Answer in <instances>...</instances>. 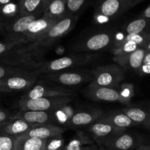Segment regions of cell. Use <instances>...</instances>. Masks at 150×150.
I'll return each mask as SVG.
<instances>
[{"instance_id": "cell-17", "label": "cell", "mask_w": 150, "mask_h": 150, "mask_svg": "<svg viewBox=\"0 0 150 150\" xmlns=\"http://www.w3.org/2000/svg\"><path fill=\"white\" fill-rule=\"evenodd\" d=\"M101 144L113 150H130L135 146L137 140L133 135L123 132L109 138Z\"/></svg>"}, {"instance_id": "cell-30", "label": "cell", "mask_w": 150, "mask_h": 150, "mask_svg": "<svg viewBox=\"0 0 150 150\" xmlns=\"http://www.w3.org/2000/svg\"><path fill=\"white\" fill-rule=\"evenodd\" d=\"M88 144H91V142L85 136H80L77 139H73L70 143L63 147L60 150H91L92 148L91 146H87Z\"/></svg>"}, {"instance_id": "cell-6", "label": "cell", "mask_w": 150, "mask_h": 150, "mask_svg": "<svg viewBox=\"0 0 150 150\" xmlns=\"http://www.w3.org/2000/svg\"><path fill=\"white\" fill-rule=\"evenodd\" d=\"M74 100V96H60L41 98L38 99L22 100L19 101L20 110L52 112L54 110L67 105Z\"/></svg>"}, {"instance_id": "cell-3", "label": "cell", "mask_w": 150, "mask_h": 150, "mask_svg": "<svg viewBox=\"0 0 150 150\" xmlns=\"http://www.w3.org/2000/svg\"><path fill=\"white\" fill-rule=\"evenodd\" d=\"M78 18L79 16H66L53 25L41 38L29 44L35 48L46 51V48L51 47L60 38L72 30L76 26Z\"/></svg>"}, {"instance_id": "cell-24", "label": "cell", "mask_w": 150, "mask_h": 150, "mask_svg": "<svg viewBox=\"0 0 150 150\" xmlns=\"http://www.w3.org/2000/svg\"><path fill=\"white\" fill-rule=\"evenodd\" d=\"M44 16L57 20L66 17L67 16L66 0H51L49 2Z\"/></svg>"}, {"instance_id": "cell-40", "label": "cell", "mask_w": 150, "mask_h": 150, "mask_svg": "<svg viewBox=\"0 0 150 150\" xmlns=\"http://www.w3.org/2000/svg\"><path fill=\"white\" fill-rule=\"evenodd\" d=\"M5 34V24L0 20V35Z\"/></svg>"}, {"instance_id": "cell-19", "label": "cell", "mask_w": 150, "mask_h": 150, "mask_svg": "<svg viewBox=\"0 0 150 150\" xmlns=\"http://www.w3.org/2000/svg\"><path fill=\"white\" fill-rule=\"evenodd\" d=\"M103 114L102 111L98 109L78 111L74 114L68 124L73 127H88L99 120Z\"/></svg>"}, {"instance_id": "cell-49", "label": "cell", "mask_w": 150, "mask_h": 150, "mask_svg": "<svg viewBox=\"0 0 150 150\" xmlns=\"http://www.w3.org/2000/svg\"><path fill=\"white\" fill-rule=\"evenodd\" d=\"M15 1H20V0H15Z\"/></svg>"}, {"instance_id": "cell-29", "label": "cell", "mask_w": 150, "mask_h": 150, "mask_svg": "<svg viewBox=\"0 0 150 150\" xmlns=\"http://www.w3.org/2000/svg\"><path fill=\"white\" fill-rule=\"evenodd\" d=\"M87 4L88 0H66L67 16H79Z\"/></svg>"}, {"instance_id": "cell-2", "label": "cell", "mask_w": 150, "mask_h": 150, "mask_svg": "<svg viewBox=\"0 0 150 150\" xmlns=\"http://www.w3.org/2000/svg\"><path fill=\"white\" fill-rule=\"evenodd\" d=\"M97 55L92 54H76L62 57L51 61L46 62L41 68L35 72L37 76L66 71L69 69L85 65L94 61Z\"/></svg>"}, {"instance_id": "cell-46", "label": "cell", "mask_w": 150, "mask_h": 150, "mask_svg": "<svg viewBox=\"0 0 150 150\" xmlns=\"http://www.w3.org/2000/svg\"><path fill=\"white\" fill-rule=\"evenodd\" d=\"M144 1V0H134V1H133V7L135 5H136L137 4H138V3L141 2V1Z\"/></svg>"}, {"instance_id": "cell-27", "label": "cell", "mask_w": 150, "mask_h": 150, "mask_svg": "<svg viewBox=\"0 0 150 150\" xmlns=\"http://www.w3.org/2000/svg\"><path fill=\"white\" fill-rule=\"evenodd\" d=\"M138 48H141V47H139L136 43L132 41L117 42L113 49V54H114L113 59L126 57L138 49Z\"/></svg>"}, {"instance_id": "cell-18", "label": "cell", "mask_w": 150, "mask_h": 150, "mask_svg": "<svg viewBox=\"0 0 150 150\" xmlns=\"http://www.w3.org/2000/svg\"><path fill=\"white\" fill-rule=\"evenodd\" d=\"M64 131L63 127L55 125H42L35 126L22 136L48 140L51 138L60 136Z\"/></svg>"}, {"instance_id": "cell-1", "label": "cell", "mask_w": 150, "mask_h": 150, "mask_svg": "<svg viewBox=\"0 0 150 150\" xmlns=\"http://www.w3.org/2000/svg\"><path fill=\"white\" fill-rule=\"evenodd\" d=\"M46 62L45 51L30 44L19 45L0 58V64L35 72Z\"/></svg>"}, {"instance_id": "cell-37", "label": "cell", "mask_w": 150, "mask_h": 150, "mask_svg": "<svg viewBox=\"0 0 150 150\" xmlns=\"http://www.w3.org/2000/svg\"><path fill=\"white\" fill-rule=\"evenodd\" d=\"M15 114H12L10 111L7 109H3L0 108V124L11 120Z\"/></svg>"}, {"instance_id": "cell-31", "label": "cell", "mask_w": 150, "mask_h": 150, "mask_svg": "<svg viewBox=\"0 0 150 150\" xmlns=\"http://www.w3.org/2000/svg\"><path fill=\"white\" fill-rule=\"evenodd\" d=\"M150 40V32L146 31L138 35H128L122 38L119 42H124V41H132L136 43L137 45L141 48H144L146 44Z\"/></svg>"}, {"instance_id": "cell-11", "label": "cell", "mask_w": 150, "mask_h": 150, "mask_svg": "<svg viewBox=\"0 0 150 150\" xmlns=\"http://www.w3.org/2000/svg\"><path fill=\"white\" fill-rule=\"evenodd\" d=\"M75 92L71 89L60 86H48V85L37 84L28 89L26 93L21 96L22 100L38 99L41 98H51L60 96H74Z\"/></svg>"}, {"instance_id": "cell-5", "label": "cell", "mask_w": 150, "mask_h": 150, "mask_svg": "<svg viewBox=\"0 0 150 150\" xmlns=\"http://www.w3.org/2000/svg\"><path fill=\"white\" fill-rule=\"evenodd\" d=\"M92 76L91 84L104 87L118 88L124 79V70L117 64L96 67L92 71Z\"/></svg>"}, {"instance_id": "cell-21", "label": "cell", "mask_w": 150, "mask_h": 150, "mask_svg": "<svg viewBox=\"0 0 150 150\" xmlns=\"http://www.w3.org/2000/svg\"><path fill=\"white\" fill-rule=\"evenodd\" d=\"M19 4L21 16H42L49 2L46 0H20Z\"/></svg>"}, {"instance_id": "cell-7", "label": "cell", "mask_w": 150, "mask_h": 150, "mask_svg": "<svg viewBox=\"0 0 150 150\" xmlns=\"http://www.w3.org/2000/svg\"><path fill=\"white\" fill-rule=\"evenodd\" d=\"M39 17L41 16H21L9 23H5L4 41L17 45L26 44L24 38L28 27L33 21Z\"/></svg>"}, {"instance_id": "cell-45", "label": "cell", "mask_w": 150, "mask_h": 150, "mask_svg": "<svg viewBox=\"0 0 150 150\" xmlns=\"http://www.w3.org/2000/svg\"><path fill=\"white\" fill-rule=\"evenodd\" d=\"M144 48H145L148 52H150V40L147 42V43L146 44L145 46H144Z\"/></svg>"}, {"instance_id": "cell-34", "label": "cell", "mask_w": 150, "mask_h": 150, "mask_svg": "<svg viewBox=\"0 0 150 150\" xmlns=\"http://www.w3.org/2000/svg\"><path fill=\"white\" fill-rule=\"evenodd\" d=\"M60 136L51 138L46 140V150H58L61 149L63 146V140L59 139Z\"/></svg>"}, {"instance_id": "cell-25", "label": "cell", "mask_w": 150, "mask_h": 150, "mask_svg": "<svg viewBox=\"0 0 150 150\" xmlns=\"http://www.w3.org/2000/svg\"><path fill=\"white\" fill-rule=\"evenodd\" d=\"M21 16L19 1H13L0 7V20L5 24Z\"/></svg>"}, {"instance_id": "cell-52", "label": "cell", "mask_w": 150, "mask_h": 150, "mask_svg": "<svg viewBox=\"0 0 150 150\" xmlns=\"http://www.w3.org/2000/svg\"><path fill=\"white\" fill-rule=\"evenodd\" d=\"M133 1H134V0H133Z\"/></svg>"}, {"instance_id": "cell-41", "label": "cell", "mask_w": 150, "mask_h": 150, "mask_svg": "<svg viewBox=\"0 0 150 150\" xmlns=\"http://www.w3.org/2000/svg\"><path fill=\"white\" fill-rule=\"evenodd\" d=\"M136 150H150V144L141 145L137 148Z\"/></svg>"}, {"instance_id": "cell-10", "label": "cell", "mask_w": 150, "mask_h": 150, "mask_svg": "<svg viewBox=\"0 0 150 150\" xmlns=\"http://www.w3.org/2000/svg\"><path fill=\"white\" fill-rule=\"evenodd\" d=\"M85 95L94 101L126 103L119 88L94 86L90 83L84 90Z\"/></svg>"}, {"instance_id": "cell-36", "label": "cell", "mask_w": 150, "mask_h": 150, "mask_svg": "<svg viewBox=\"0 0 150 150\" xmlns=\"http://www.w3.org/2000/svg\"><path fill=\"white\" fill-rule=\"evenodd\" d=\"M16 46H19V45L14 43H11V42H5V41L0 42V58L6 55L10 50H12Z\"/></svg>"}, {"instance_id": "cell-43", "label": "cell", "mask_w": 150, "mask_h": 150, "mask_svg": "<svg viewBox=\"0 0 150 150\" xmlns=\"http://www.w3.org/2000/svg\"><path fill=\"white\" fill-rule=\"evenodd\" d=\"M144 125L146 128L150 130V114H149V117L148 120H147L144 123Z\"/></svg>"}, {"instance_id": "cell-8", "label": "cell", "mask_w": 150, "mask_h": 150, "mask_svg": "<svg viewBox=\"0 0 150 150\" xmlns=\"http://www.w3.org/2000/svg\"><path fill=\"white\" fill-rule=\"evenodd\" d=\"M35 72L13 75L0 81V93L21 92L30 89L36 82Z\"/></svg>"}, {"instance_id": "cell-16", "label": "cell", "mask_w": 150, "mask_h": 150, "mask_svg": "<svg viewBox=\"0 0 150 150\" xmlns=\"http://www.w3.org/2000/svg\"><path fill=\"white\" fill-rule=\"evenodd\" d=\"M147 52L148 51L145 48L141 47L126 57L113 60L123 70H132L138 72L144 64V60Z\"/></svg>"}, {"instance_id": "cell-23", "label": "cell", "mask_w": 150, "mask_h": 150, "mask_svg": "<svg viewBox=\"0 0 150 150\" xmlns=\"http://www.w3.org/2000/svg\"><path fill=\"white\" fill-rule=\"evenodd\" d=\"M46 140L29 136H17L14 150H46Z\"/></svg>"}, {"instance_id": "cell-9", "label": "cell", "mask_w": 150, "mask_h": 150, "mask_svg": "<svg viewBox=\"0 0 150 150\" xmlns=\"http://www.w3.org/2000/svg\"><path fill=\"white\" fill-rule=\"evenodd\" d=\"M49 81L66 86H74L92 81L93 76L84 71H60L44 75Z\"/></svg>"}, {"instance_id": "cell-20", "label": "cell", "mask_w": 150, "mask_h": 150, "mask_svg": "<svg viewBox=\"0 0 150 150\" xmlns=\"http://www.w3.org/2000/svg\"><path fill=\"white\" fill-rule=\"evenodd\" d=\"M35 126L36 125L29 124L21 119H13L6 122L0 127V133L17 137L24 135Z\"/></svg>"}, {"instance_id": "cell-28", "label": "cell", "mask_w": 150, "mask_h": 150, "mask_svg": "<svg viewBox=\"0 0 150 150\" xmlns=\"http://www.w3.org/2000/svg\"><path fill=\"white\" fill-rule=\"evenodd\" d=\"M122 111L135 124L144 125L150 114V111H146L140 108H126Z\"/></svg>"}, {"instance_id": "cell-12", "label": "cell", "mask_w": 150, "mask_h": 150, "mask_svg": "<svg viewBox=\"0 0 150 150\" xmlns=\"http://www.w3.org/2000/svg\"><path fill=\"white\" fill-rule=\"evenodd\" d=\"M59 20L43 15L30 23L25 34L26 44L32 43L43 36Z\"/></svg>"}, {"instance_id": "cell-26", "label": "cell", "mask_w": 150, "mask_h": 150, "mask_svg": "<svg viewBox=\"0 0 150 150\" xmlns=\"http://www.w3.org/2000/svg\"><path fill=\"white\" fill-rule=\"evenodd\" d=\"M150 26V19L140 17L129 21L125 26L124 31L126 35H138L146 32Z\"/></svg>"}, {"instance_id": "cell-51", "label": "cell", "mask_w": 150, "mask_h": 150, "mask_svg": "<svg viewBox=\"0 0 150 150\" xmlns=\"http://www.w3.org/2000/svg\"><path fill=\"white\" fill-rule=\"evenodd\" d=\"M0 108H1V105H0Z\"/></svg>"}, {"instance_id": "cell-50", "label": "cell", "mask_w": 150, "mask_h": 150, "mask_svg": "<svg viewBox=\"0 0 150 150\" xmlns=\"http://www.w3.org/2000/svg\"><path fill=\"white\" fill-rule=\"evenodd\" d=\"M91 150H96V149H91Z\"/></svg>"}, {"instance_id": "cell-48", "label": "cell", "mask_w": 150, "mask_h": 150, "mask_svg": "<svg viewBox=\"0 0 150 150\" xmlns=\"http://www.w3.org/2000/svg\"><path fill=\"white\" fill-rule=\"evenodd\" d=\"M4 123H5V122H4ZM3 124H4V123H1V124H0V127H1V125H3Z\"/></svg>"}, {"instance_id": "cell-15", "label": "cell", "mask_w": 150, "mask_h": 150, "mask_svg": "<svg viewBox=\"0 0 150 150\" xmlns=\"http://www.w3.org/2000/svg\"><path fill=\"white\" fill-rule=\"evenodd\" d=\"M88 130L93 137L101 144L109 138L125 131V130L117 128L109 123L99 120H96L88 126Z\"/></svg>"}, {"instance_id": "cell-4", "label": "cell", "mask_w": 150, "mask_h": 150, "mask_svg": "<svg viewBox=\"0 0 150 150\" xmlns=\"http://www.w3.org/2000/svg\"><path fill=\"white\" fill-rule=\"evenodd\" d=\"M133 7V0H98L94 16L99 22L117 18Z\"/></svg>"}, {"instance_id": "cell-47", "label": "cell", "mask_w": 150, "mask_h": 150, "mask_svg": "<svg viewBox=\"0 0 150 150\" xmlns=\"http://www.w3.org/2000/svg\"><path fill=\"white\" fill-rule=\"evenodd\" d=\"M46 1H48V2H49V1H51V0H46Z\"/></svg>"}, {"instance_id": "cell-38", "label": "cell", "mask_w": 150, "mask_h": 150, "mask_svg": "<svg viewBox=\"0 0 150 150\" xmlns=\"http://www.w3.org/2000/svg\"><path fill=\"white\" fill-rule=\"evenodd\" d=\"M138 73L141 76H146V75H150V64H143L141 68L138 70Z\"/></svg>"}, {"instance_id": "cell-13", "label": "cell", "mask_w": 150, "mask_h": 150, "mask_svg": "<svg viewBox=\"0 0 150 150\" xmlns=\"http://www.w3.org/2000/svg\"><path fill=\"white\" fill-rule=\"evenodd\" d=\"M113 41L111 32H100L85 40L76 50L81 52H95L107 48Z\"/></svg>"}, {"instance_id": "cell-42", "label": "cell", "mask_w": 150, "mask_h": 150, "mask_svg": "<svg viewBox=\"0 0 150 150\" xmlns=\"http://www.w3.org/2000/svg\"><path fill=\"white\" fill-rule=\"evenodd\" d=\"M144 64H150V52H147L146 55L145 59L144 60Z\"/></svg>"}, {"instance_id": "cell-35", "label": "cell", "mask_w": 150, "mask_h": 150, "mask_svg": "<svg viewBox=\"0 0 150 150\" xmlns=\"http://www.w3.org/2000/svg\"><path fill=\"white\" fill-rule=\"evenodd\" d=\"M121 89H119L120 90L121 94L122 97L124 98L125 100L126 101V103L129 102L131 100V98H132L134 95V89L133 86L129 83H126V84H123L121 86Z\"/></svg>"}, {"instance_id": "cell-39", "label": "cell", "mask_w": 150, "mask_h": 150, "mask_svg": "<svg viewBox=\"0 0 150 150\" xmlns=\"http://www.w3.org/2000/svg\"><path fill=\"white\" fill-rule=\"evenodd\" d=\"M141 17L145 18L150 19V5L148 6L144 11L141 13Z\"/></svg>"}, {"instance_id": "cell-33", "label": "cell", "mask_w": 150, "mask_h": 150, "mask_svg": "<svg viewBox=\"0 0 150 150\" xmlns=\"http://www.w3.org/2000/svg\"><path fill=\"white\" fill-rule=\"evenodd\" d=\"M16 137L0 133V150H14Z\"/></svg>"}, {"instance_id": "cell-44", "label": "cell", "mask_w": 150, "mask_h": 150, "mask_svg": "<svg viewBox=\"0 0 150 150\" xmlns=\"http://www.w3.org/2000/svg\"><path fill=\"white\" fill-rule=\"evenodd\" d=\"M13 1H15V0H0V7L6 4H8V3L11 2Z\"/></svg>"}, {"instance_id": "cell-22", "label": "cell", "mask_w": 150, "mask_h": 150, "mask_svg": "<svg viewBox=\"0 0 150 150\" xmlns=\"http://www.w3.org/2000/svg\"><path fill=\"white\" fill-rule=\"evenodd\" d=\"M97 120L109 123L117 128L123 130H126L135 125V123H134L123 111L109 112L103 114Z\"/></svg>"}, {"instance_id": "cell-32", "label": "cell", "mask_w": 150, "mask_h": 150, "mask_svg": "<svg viewBox=\"0 0 150 150\" xmlns=\"http://www.w3.org/2000/svg\"><path fill=\"white\" fill-rule=\"evenodd\" d=\"M27 72L33 71H29V70H25V69L0 64V81L8 77V76H13V75L20 74V73H27Z\"/></svg>"}, {"instance_id": "cell-14", "label": "cell", "mask_w": 150, "mask_h": 150, "mask_svg": "<svg viewBox=\"0 0 150 150\" xmlns=\"http://www.w3.org/2000/svg\"><path fill=\"white\" fill-rule=\"evenodd\" d=\"M21 119L33 125H54L56 120L52 112L39 111H23L20 110L16 113L13 119Z\"/></svg>"}]
</instances>
